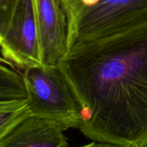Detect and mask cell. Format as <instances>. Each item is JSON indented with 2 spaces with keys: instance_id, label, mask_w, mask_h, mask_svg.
Returning a JSON list of instances; mask_svg holds the SVG:
<instances>
[{
  "instance_id": "8",
  "label": "cell",
  "mask_w": 147,
  "mask_h": 147,
  "mask_svg": "<svg viewBox=\"0 0 147 147\" xmlns=\"http://www.w3.org/2000/svg\"><path fill=\"white\" fill-rule=\"evenodd\" d=\"M20 0H0V35L8 28Z\"/></svg>"
},
{
  "instance_id": "2",
  "label": "cell",
  "mask_w": 147,
  "mask_h": 147,
  "mask_svg": "<svg viewBox=\"0 0 147 147\" xmlns=\"http://www.w3.org/2000/svg\"><path fill=\"white\" fill-rule=\"evenodd\" d=\"M60 1L68 20V50L147 25V0Z\"/></svg>"
},
{
  "instance_id": "6",
  "label": "cell",
  "mask_w": 147,
  "mask_h": 147,
  "mask_svg": "<svg viewBox=\"0 0 147 147\" xmlns=\"http://www.w3.org/2000/svg\"><path fill=\"white\" fill-rule=\"evenodd\" d=\"M31 116L23 73L1 57L0 138Z\"/></svg>"
},
{
  "instance_id": "9",
  "label": "cell",
  "mask_w": 147,
  "mask_h": 147,
  "mask_svg": "<svg viewBox=\"0 0 147 147\" xmlns=\"http://www.w3.org/2000/svg\"><path fill=\"white\" fill-rule=\"evenodd\" d=\"M79 147H121L118 145L112 144L109 143H105V142H93L92 143L88 144L81 146Z\"/></svg>"
},
{
  "instance_id": "7",
  "label": "cell",
  "mask_w": 147,
  "mask_h": 147,
  "mask_svg": "<svg viewBox=\"0 0 147 147\" xmlns=\"http://www.w3.org/2000/svg\"><path fill=\"white\" fill-rule=\"evenodd\" d=\"M64 131L55 121L31 116L0 138V147H67Z\"/></svg>"
},
{
  "instance_id": "5",
  "label": "cell",
  "mask_w": 147,
  "mask_h": 147,
  "mask_svg": "<svg viewBox=\"0 0 147 147\" xmlns=\"http://www.w3.org/2000/svg\"><path fill=\"white\" fill-rule=\"evenodd\" d=\"M44 65H59L68 51L69 24L60 0H32Z\"/></svg>"
},
{
  "instance_id": "3",
  "label": "cell",
  "mask_w": 147,
  "mask_h": 147,
  "mask_svg": "<svg viewBox=\"0 0 147 147\" xmlns=\"http://www.w3.org/2000/svg\"><path fill=\"white\" fill-rule=\"evenodd\" d=\"M22 73L32 116L55 121L65 130L81 127L82 106L60 65L32 66Z\"/></svg>"
},
{
  "instance_id": "4",
  "label": "cell",
  "mask_w": 147,
  "mask_h": 147,
  "mask_svg": "<svg viewBox=\"0 0 147 147\" xmlns=\"http://www.w3.org/2000/svg\"><path fill=\"white\" fill-rule=\"evenodd\" d=\"M0 47L1 58L20 70L42 65L32 0H20Z\"/></svg>"
},
{
  "instance_id": "1",
  "label": "cell",
  "mask_w": 147,
  "mask_h": 147,
  "mask_svg": "<svg viewBox=\"0 0 147 147\" xmlns=\"http://www.w3.org/2000/svg\"><path fill=\"white\" fill-rule=\"evenodd\" d=\"M60 66L82 106L86 138L147 147V25L76 45Z\"/></svg>"
}]
</instances>
